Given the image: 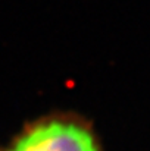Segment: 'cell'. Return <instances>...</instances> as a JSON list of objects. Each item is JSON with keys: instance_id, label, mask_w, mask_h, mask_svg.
<instances>
[{"instance_id": "1", "label": "cell", "mask_w": 150, "mask_h": 151, "mask_svg": "<svg viewBox=\"0 0 150 151\" xmlns=\"http://www.w3.org/2000/svg\"><path fill=\"white\" fill-rule=\"evenodd\" d=\"M0 151H104V145L93 119L72 109H53L27 120Z\"/></svg>"}]
</instances>
